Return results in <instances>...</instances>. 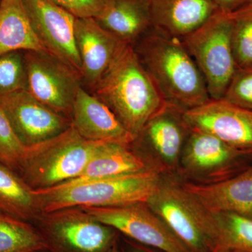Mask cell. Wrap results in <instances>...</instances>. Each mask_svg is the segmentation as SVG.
I'll return each instance as SVG.
<instances>
[{
	"mask_svg": "<svg viewBox=\"0 0 252 252\" xmlns=\"http://www.w3.org/2000/svg\"><path fill=\"white\" fill-rule=\"evenodd\" d=\"M92 90L134 140L146 124L167 104L133 46L129 44L124 46Z\"/></svg>",
	"mask_w": 252,
	"mask_h": 252,
	"instance_id": "1",
	"label": "cell"
},
{
	"mask_svg": "<svg viewBox=\"0 0 252 252\" xmlns=\"http://www.w3.org/2000/svg\"><path fill=\"white\" fill-rule=\"evenodd\" d=\"M135 50L167 103L186 111L211 99L203 75L182 39L154 31L144 36Z\"/></svg>",
	"mask_w": 252,
	"mask_h": 252,
	"instance_id": "2",
	"label": "cell"
},
{
	"mask_svg": "<svg viewBox=\"0 0 252 252\" xmlns=\"http://www.w3.org/2000/svg\"><path fill=\"white\" fill-rule=\"evenodd\" d=\"M163 174L150 170L132 175L60 185L33 190L39 211L69 207H115L147 203Z\"/></svg>",
	"mask_w": 252,
	"mask_h": 252,
	"instance_id": "3",
	"label": "cell"
},
{
	"mask_svg": "<svg viewBox=\"0 0 252 252\" xmlns=\"http://www.w3.org/2000/svg\"><path fill=\"white\" fill-rule=\"evenodd\" d=\"M103 142L86 140L71 125L52 138L26 147L18 173L33 190L52 188L80 175Z\"/></svg>",
	"mask_w": 252,
	"mask_h": 252,
	"instance_id": "4",
	"label": "cell"
},
{
	"mask_svg": "<svg viewBox=\"0 0 252 252\" xmlns=\"http://www.w3.org/2000/svg\"><path fill=\"white\" fill-rule=\"evenodd\" d=\"M146 203L190 252L216 250L215 215L184 188L180 179L162 175Z\"/></svg>",
	"mask_w": 252,
	"mask_h": 252,
	"instance_id": "5",
	"label": "cell"
},
{
	"mask_svg": "<svg viewBox=\"0 0 252 252\" xmlns=\"http://www.w3.org/2000/svg\"><path fill=\"white\" fill-rule=\"evenodd\" d=\"M32 223L51 252H107L121 235L81 207L40 212Z\"/></svg>",
	"mask_w": 252,
	"mask_h": 252,
	"instance_id": "6",
	"label": "cell"
},
{
	"mask_svg": "<svg viewBox=\"0 0 252 252\" xmlns=\"http://www.w3.org/2000/svg\"><path fill=\"white\" fill-rule=\"evenodd\" d=\"M232 29L233 19L218 12L182 39L200 69L212 99L223 98L238 68L232 46Z\"/></svg>",
	"mask_w": 252,
	"mask_h": 252,
	"instance_id": "7",
	"label": "cell"
},
{
	"mask_svg": "<svg viewBox=\"0 0 252 252\" xmlns=\"http://www.w3.org/2000/svg\"><path fill=\"white\" fill-rule=\"evenodd\" d=\"M121 235L160 252H191L146 203L81 207Z\"/></svg>",
	"mask_w": 252,
	"mask_h": 252,
	"instance_id": "8",
	"label": "cell"
},
{
	"mask_svg": "<svg viewBox=\"0 0 252 252\" xmlns=\"http://www.w3.org/2000/svg\"><path fill=\"white\" fill-rule=\"evenodd\" d=\"M250 154L215 136L190 129L177 173L186 182L199 185L216 183L235 175L242 158Z\"/></svg>",
	"mask_w": 252,
	"mask_h": 252,
	"instance_id": "9",
	"label": "cell"
},
{
	"mask_svg": "<svg viewBox=\"0 0 252 252\" xmlns=\"http://www.w3.org/2000/svg\"><path fill=\"white\" fill-rule=\"evenodd\" d=\"M24 54L27 90L37 100L71 119L73 104L79 88L80 74L47 51Z\"/></svg>",
	"mask_w": 252,
	"mask_h": 252,
	"instance_id": "10",
	"label": "cell"
},
{
	"mask_svg": "<svg viewBox=\"0 0 252 252\" xmlns=\"http://www.w3.org/2000/svg\"><path fill=\"white\" fill-rule=\"evenodd\" d=\"M184 112L167 103L146 124L131 144L163 175H174L178 170L182 150L190 132Z\"/></svg>",
	"mask_w": 252,
	"mask_h": 252,
	"instance_id": "11",
	"label": "cell"
},
{
	"mask_svg": "<svg viewBox=\"0 0 252 252\" xmlns=\"http://www.w3.org/2000/svg\"><path fill=\"white\" fill-rule=\"evenodd\" d=\"M0 109L26 147L62 133L72 124L71 119L41 103L28 90L0 96Z\"/></svg>",
	"mask_w": 252,
	"mask_h": 252,
	"instance_id": "12",
	"label": "cell"
},
{
	"mask_svg": "<svg viewBox=\"0 0 252 252\" xmlns=\"http://www.w3.org/2000/svg\"><path fill=\"white\" fill-rule=\"evenodd\" d=\"M41 44L50 54L79 73L82 65L76 44V17L51 0H23Z\"/></svg>",
	"mask_w": 252,
	"mask_h": 252,
	"instance_id": "13",
	"label": "cell"
},
{
	"mask_svg": "<svg viewBox=\"0 0 252 252\" xmlns=\"http://www.w3.org/2000/svg\"><path fill=\"white\" fill-rule=\"evenodd\" d=\"M189 128L203 131L240 150L252 153V112L223 99L184 112Z\"/></svg>",
	"mask_w": 252,
	"mask_h": 252,
	"instance_id": "14",
	"label": "cell"
},
{
	"mask_svg": "<svg viewBox=\"0 0 252 252\" xmlns=\"http://www.w3.org/2000/svg\"><path fill=\"white\" fill-rule=\"evenodd\" d=\"M74 33L82 65V84L92 90L127 44L101 27L94 18H76Z\"/></svg>",
	"mask_w": 252,
	"mask_h": 252,
	"instance_id": "15",
	"label": "cell"
},
{
	"mask_svg": "<svg viewBox=\"0 0 252 252\" xmlns=\"http://www.w3.org/2000/svg\"><path fill=\"white\" fill-rule=\"evenodd\" d=\"M71 122L78 134L86 140L129 144L134 141L108 106L83 86L74 99Z\"/></svg>",
	"mask_w": 252,
	"mask_h": 252,
	"instance_id": "16",
	"label": "cell"
},
{
	"mask_svg": "<svg viewBox=\"0 0 252 252\" xmlns=\"http://www.w3.org/2000/svg\"><path fill=\"white\" fill-rule=\"evenodd\" d=\"M215 0H151L154 31L183 39L218 13Z\"/></svg>",
	"mask_w": 252,
	"mask_h": 252,
	"instance_id": "17",
	"label": "cell"
},
{
	"mask_svg": "<svg viewBox=\"0 0 252 252\" xmlns=\"http://www.w3.org/2000/svg\"><path fill=\"white\" fill-rule=\"evenodd\" d=\"M181 182L184 188L212 214L230 212L252 219V166L216 183Z\"/></svg>",
	"mask_w": 252,
	"mask_h": 252,
	"instance_id": "18",
	"label": "cell"
},
{
	"mask_svg": "<svg viewBox=\"0 0 252 252\" xmlns=\"http://www.w3.org/2000/svg\"><path fill=\"white\" fill-rule=\"evenodd\" d=\"M150 170L157 171L143 156L132 147V144L104 142L80 175L61 185H76Z\"/></svg>",
	"mask_w": 252,
	"mask_h": 252,
	"instance_id": "19",
	"label": "cell"
},
{
	"mask_svg": "<svg viewBox=\"0 0 252 252\" xmlns=\"http://www.w3.org/2000/svg\"><path fill=\"white\" fill-rule=\"evenodd\" d=\"M94 19L118 39L132 46L152 28L151 0H107Z\"/></svg>",
	"mask_w": 252,
	"mask_h": 252,
	"instance_id": "20",
	"label": "cell"
},
{
	"mask_svg": "<svg viewBox=\"0 0 252 252\" xmlns=\"http://www.w3.org/2000/svg\"><path fill=\"white\" fill-rule=\"evenodd\" d=\"M27 51H47L32 26L23 0H0V56Z\"/></svg>",
	"mask_w": 252,
	"mask_h": 252,
	"instance_id": "21",
	"label": "cell"
},
{
	"mask_svg": "<svg viewBox=\"0 0 252 252\" xmlns=\"http://www.w3.org/2000/svg\"><path fill=\"white\" fill-rule=\"evenodd\" d=\"M0 211L32 223L40 213L33 189L19 174L0 162Z\"/></svg>",
	"mask_w": 252,
	"mask_h": 252,
	"instance_id": "22",
	"label": "cell"
},
{
	"mask_svg": "<svg viewBox=\"0 0 252 252\" xmlns=\"http://www.w3.org/2000/svg\"><path fill=\"white\" fill-rule=\"evenodd\" d=\"M47 249L32 223L0 211V252H31Z\"/></svg>",
	"mask_w": 252,
	"mask_h": 252,
	"instance_id": "23",
	"label": "cell"
},
{
	"mask_svg": "<svg viewBox=\"0 0 252 252\" xmlns=\"http://www.w3.org/2000/svg\"><path fill=\"white\" fill-rule=\"evenodd\" d=\"M214 215L217 249L252 252V219L230 212Z\"/></svg>",
	"mask_w": 252,
	"mask_h": 252,
	"instance_id": "24",
	"label": "cell"
},
{
	"mask_svg": "<svg viewBox=\"0 0 252 252\" xmlns=\"http://www.w3.org/2000/svg\"><path fill=\"white\" fill-rule=\"evenodd\" d=\"M227 15L233 19L232 46L237 67H252V12Z\"/></svg>",
	"mask_w": 252,
	"mask_h": 252,
	"instance_id": "25",
	"label": "cell"
},
{
	"mask_svg": "<svg viewBox=\"0 0 252 252\" xmlns=\"http://www.w3.org/2000/svg\"><path fill=\"white\" fill-rule=\"evenodd\" d=\"M28 77L23 51L0 56V96L27 90Z\"/></svg>",
	"mask_w": 252,
	"mask_h": 252,
	"instance_id": "26",
	"label": "cell"
},
{
	"mask_svg": "<svg viewBox=\"0 0 252 252\" xmlns=\"http://www.w3.org/2000/svg\"><path fill=\"white\" fill-rule=\"evenodd\" d=\"M26 149L0 109V162L18 173Z\"/></svg>",
	"mask_w": 252,
	"mask_h": 252,
	"instance_id": "27",
	"label": "cell"
},
{
	"mask_svg": "<svg viewBox=\"0 0 252 252\" xmlns=\"http://www.w3.org/2000/svg\"><path fill=\"white\" fill-rule=\"evenodd\" d=\"M222 99L252 112V67L237 68Z\"/></svg>",
	"mask_w": 252,
	"mask_h": 252,
	"instance_id": "28",
	"label": "cell"
},
{
	"mask_svg": "<svg viewBox=\"0 0 252 252\" xmlns=\"http://www.w3.org/2000/svg\"><path fill=\"white\" fill-rule=\"evenodd\" d=\"M76 18H95L103 9L107 0H51Z\"/></svg>",
	"mask_w": 252,
	"mask_h": 252,
	"instance_id": "29",
	"label": "cell"
},
{
	"mask_svg": "<svg viewBox=\"0 0 252 252\" xmlns=\"http://www.w3.org/2000/svg\"><path fill=\"white\" fill-rule=\"evenodd\" d=\"M219 12L230 14L251 4L252 0H215Z\"/></svg>",
	"mask_w": 252,
	"mask_h": 252,
	"instance_id": "30",
	"label": "cell"
},
{
	"mask_svg": "<svg viewBox=\"0 0 252 252\" xmlns=\"http://www.w3.org/2000/svg\"><path fill=\"white\" fill-rule=\"evenodd\" d=\"M119 245L122 252H158L154 249L144 246L120 235Z\"/></svg>",
	"mask_w": 252,
	"mask_h": 252,
	"instance_id": "31",
	"label": "cell"
},
{
	"mask_svg": "<svg viewBox=\"0 0 252 252\" xmlns=\"http://www.w3.org/2000/svg\"><path fill=\"white\" fill-rule=\"evenodd\" d=\"M107 252H122V250H121L120 247H119V240L114 244V245L109 249Z\"/></svg>",
	"mask_w": 252,
	"mask_h": 252,
	"instance_id": "32",
	"label": "cell"
},
{
	"mask_svg": "<svg viewBox=\"0 0 252 252\" xmlns=\"http://www.w3.org/2000/svg\"><path fill=\"white\" fill-rule=\"evenodd\" d=\"M236 12H252V3L246 7L243 8V9L239 10V11H235Z\"/></svg>",
	"mask_w": 252,
	"mask_h": 252,
	"instance_id": "33",
	"label": "cell"
},
{
	"mask_svg": "<svg viewBox=\"0 0 252 252\" xmlns=\"http://www.w3.org/2000/svg\"><path fill=\"white\" fill-rule=\"evenodd\" d=\"M214 252H240L235 250H228V249L217 248Z\"/></svg>",
	"mask_w": 252,
	"mask_h": 252,
	"instance_id": "34",
	"label": "cell"
},
{
	"mask_svg": "<svg viewBox=\"0 0 252 252\" xmlns=\"http://www.w3.org/2000/svg\"><path fill=\"white\" fill-rule=\"evenodd\" d=\"M31 252H50L47 249H44V250H36V251H33Z\"/></svg>",
	"mask_w": 252,
	"mask_h": 252,
	"instance_id": "35",
	"label": "cell"
}]
</instances>
